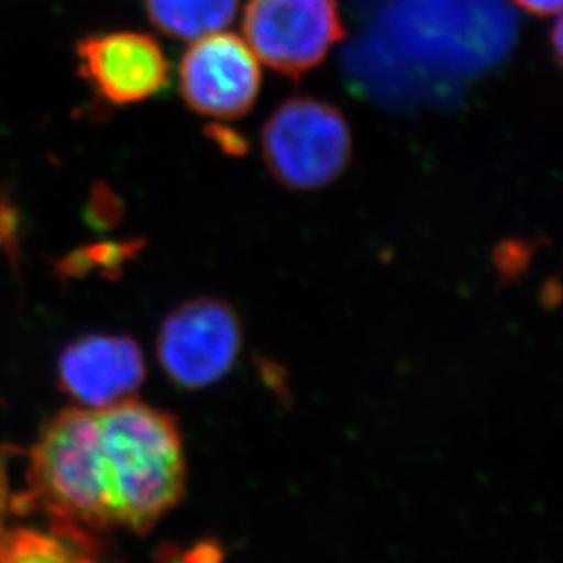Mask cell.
<instances>
[{"instance_id": "cell-1", "label": "cell", "mask_w": 563, "mask_h": 563, "mask_svg": "<svg viewBox=\"0 0 563 563\" xmlns=\"http://www.w3.org/2000/svg\"><path fill=\"white\" fill-rule=\"evenodd\" d=\"M24 476L52 515L146 534L181 501L187 457L177 421L130 398L64 409L27 452Z\"/></svg>"}, {"instance_id": "cell-2", "label": "cell", "mask_w": 563, "mask_h": 563, "mask_svg": "<svg viewBox=\"0 0 563 563\" xmlns=\"http://www.w3.org/2000/svg\"><path fill=\"white\" fill-rule=\"evenodd\" d=\"M261 152L271 176L283 187L319 190L340 179L351 163V126L329 102L294 97L266 121Z\"/></svg>"}, {"instance_id": "cell-3", "label": "cell", "mask_w": 563, "mask_h": 563, "mask_svg": "<svg viewBox=\"0 0 563 563\" xmlns=\"http://www.w3.org/2000/svg\"><path fill=\"white\" fill-rule=\"evenodd\" d=\"M243 32L261 63L296 79L345 37L338 0H249Z\"/></svg>"}, {"instance_id": "cell-4", "label": "cell", "mask_w": 563, "mask_h": 563, "mask_svg": "<svg viewBox=\"0 0 563 563\" xmlns=\"http://www.w3.org/2000/svg\"><path fill=\"white\" fill-rule=\"evenodd\" d=\"M243 349L241 319L227 301L194 299L165 319L157 356L172 382L199 390L221 382Z\"/></svg>"}, {"instance_id": "cell-5", "label": "cell", "mask_w": 563, "mask_h": 563, "mask_svg": "<svg viewBox=\"0 0 563 563\" xmlns=\"http://www.w3.org/2000/svg\"><path fill=\"white\" fill-rule=\"evenodd\" d=\"M179 86L194 112L221 121L240 119L260 96V63L246 41L234 33H210L187 49Z\"/></svg>"}, {"instance_id": "cell-6", "label": "cell", "mask_w": 563, "mask_h": 563, "mask_svg": "<svg viewBox=\"0 0 563 563\" xmlns=\"http://www.w3.org/2000/svg\"><path fill=\"white\" fill-rule=\"evenodd\" d=\"M80 77L104 101L126 107L155 97L168 86L170 64L152 35L96 33L77 43Z\"/></svg>"}, {"instance_id": "cell-7", "label": "cell", "mask_w": 563, "mask_h": 563, "mask_svg": "<svg viewBox=\"0 0 563 563\" xmlns=\"http://www.w3.org/2000/svg\"><path fill=\"white\" fill-rule=\"evenodd\" d=\"M144 377L143 351L126 335H86L66 346L59 360L60 385L80 407L130 399Z\"/></svg>"}, {"instance_id": "cell-8", "label": "cell", "mask_w": 563, "mask_h": 563, "mask_svg": "<svg viewBox=\"0 0 563 563\" xmlns=\"http://www.w3.org/2000/svg\"><path fill=\"white\" fill-rule=\"evenodd\" d=\"M150 21L179 41H197L223 32L234 22L240 0H144Z\"/></svg>"}, {"instance_id": "cell-9", "label": "cell", "mask_w": 563, "mask_h": 563, "mask_svg": "<svg viewBox=\"0 0 563 563\" xmlns=\"http://www.w3.org/2000/svg\"><path fill=\"white\" fill-rule=\"evenodd\" d=\"M512 2L520 5L521 10L538 16L559 15L562 10V0H512Z\"/></svg>"}, {"instance_id": "cell-10", "label": "cell", "mask_w": 563, "mask_h": 563, "mask_svg": "<svg viewBox=\"0 0 563 563\" xmlns=\"http://www.w3.org/2000/svg\"><path fill=\"white\" fill-rule=\"evenodd\" d=\"M212 137L213 141H218L219 144H223V148L227 152H238L241 154L243 152V144H245V139L238 135V133L232 132L229 128L213 126L212 128Z\"/></svg>"}, {"instance_id": "cell-11", "label": "cell", "mask_w": 563, "mask_h": 563, "mask_svg": "<svg viewBox=\"0 0 563 563\" xmlns=\"http://www.w3.org/2000/svg\"><path fill=\"white\" fill-rule=\"evenodd\" d=\"M13 229H15V213L11 210L8 199L0 194V245L10 240Z\"/></svg>"}, {"instance_id": "cell-12", "label": "cell", "mask_w": 563, "mask_h": 563, "mask_svg": "<svg viewBox=\"0 0 563 563\" xmlns=\"http://www.w3.org/2000/svg\"><path fill=\"white\" fill-rule=\"evenodd\" d=\"M553 44H554V55L556 57H562V21L554 22L553 30Z\"/></svg>"}]
</instances>
